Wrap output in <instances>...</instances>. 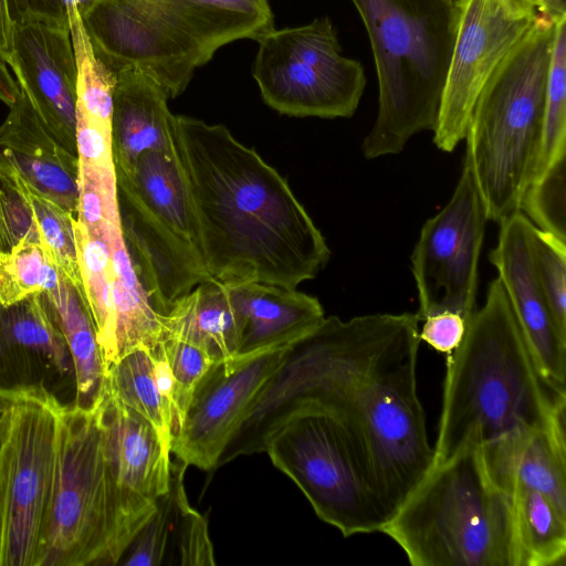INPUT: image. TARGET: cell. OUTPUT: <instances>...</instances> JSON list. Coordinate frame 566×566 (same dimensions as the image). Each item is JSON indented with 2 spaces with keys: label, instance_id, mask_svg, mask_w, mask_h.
I'll return each instance as SVG.
<instances>
[{
  "label": "cell",
  "instance_id": "cell-21",
  "mask_svg": "<svg viewBox=\"0 0 566 566\" xmlns=\"http://www.w3.org/2000/svg\"><path fill=\"white\" fill-rule=\"evenodd\" d=\"M9 108L0 125V158L40 193L75 217L77 156L56 140L21 91Z\"/></svg>",
  "mask_w": 566,
  "mask_h": 566
},
{
  "label": "cell",
  "instance_id": "cell-7",
  "mask_svg": "<svg viewBox=\"0 0 566 566\" xmlns=\"http://www.w3.org/2000/svg\"><path fill=\"white\" fill-rule=\"evenodd\" d=\"M123 237L136 272L160 315L203 281L199 233L177 150L144 153L116 172Z\"/></svg>",
  "mask_w": 566,
  "mask_h": 566
},
{
  "label": "cell",
  "instance_id": "cell-31",
  "mask_svg": "<svg viewBox=\"0 0 566 566\" xmlns=\"http://www.w3.org/2000/svg\"><path fill=\"white\" fill-rule=\"evenodd\" d=\"M509 493L522 566H565L566 512L535 490L514 488Z\"/></svg>",
  "mask_w": 566,
  "mask_h": 566
},
{
  "label": "cell",
  "instance_id": "cell-19",
  "mask_svg": "<svg viewBox=\"0 0 566 566\" xmlns=\"http://www.w3.org/2000/svg\"><path fill=\"white\" fill-rule=\"evenodd\" d=\"M7 64L46 128L76 155L77 66L71 30L39 22L14 24Z\"/></svg>",
  "mask_w": 566,
  "mask_h": 566
},
{
  "label": "cell",
  "instance_id": "cell-29",
  "mask_svg": "<svg viewBox=\"0 0 566 566\" xmlns=\"http://www.w3.org/2000/svg\"><path fill=\"white\" fill-rule=\"evenodd\" d=\"M106 389L150 421L170 447L175 384L160 343L120 357L106 373Z\"/></svg>",
  "mask_w": 566,
  "mask_h": 566
},
{
  "label": "cell",
  "instance_id": "cell-10",
  "mask_svg": "<svg viewBox=\"0 0 566 566\" xmlns=\"http://www.w3.org/2000/svg\"><path fill=\"white\" fill-rule=\"evenodd\" d=\"M38 566H115L98 406L60 412L53 486Z\"/></svg>",
  "mask_w": 566,
  "mask_h": 566
},
{
  "label": "cell",
  "instance_id": "cell-3",
  "mask_svg": "<svg viewBox=\"0 0 566 566\" xmlns=\"http://www.w3.org/2000/svg\"><path fill=\"white\" fill-rule=\"evenodd\" d=\"M369 39L378 112L361 150L367 159L400 154L437 126L460 7L449 0H352Z\"/></svg>",
  "mask_w": 566,
  "mask_h": 566
},
{
  "label": "cell",
  "instance_id": "cell-43",
  "mask_svg": "<svg viewBox=\"0 0 566 566\" xmlns=\"http://www.w3.org/2000/svg\"><path fill=\"white\" fill-rule=\"evenodd\" d=\"M13 24L9 18L7 0H0V55L6 62L12 52Z\"/></svg>",
  "mask_w": 566,
  "mask_h": 566
},
{
  "label": "cell",
  "instance_id": "cell-22",
  "mask_svg": "<svg viewBox=\"0 0 566 566\" xmlns=\"http://www.w3.org/2000/svg\"><path fill=\"white\" fill-rule=\"evenodd\" d=\"M74 218L0 158V252L9 251L21 239L34 242L67 280L83 290Z\"/></svg>",
  "mask_w": 566,
  "mask_h": 566
},
{
  "label": "cell",
  "instance_id": "cell-17",
  "mask_svg": "<svg viewBox=\"0 0 566 566\" xmlns=\"http://www.w3.org/2000/svg\"><path fill=\"white\" fill-rule=\"evenodd\" d=\"M289 346L214 361L195 389L170 453L188 467L218 468L242 416L280 367Z\"/></svg>",
  "mask_w": 566,
  "mask_h": 566
},
{
  "label": "cell",
  "instance_id": "cell-44",
  "mask_svg": "<svg viewBox=\"0 0 566 566\" xmlns=\"http://www.w3.org/2000/svg\"><path fill=\"white\" fill-rule=\"evenodd\" d=\"M22 394L20 391L0 389V441L10 424L14 406Z\"/></svg>",
  "mask_w": 566,
  "mask_h": 566
},
{
  "label": "cell",
  "instance_id": "cell-34",
  "mask_svg": "<svg viewBox=\"0 0 566 566\" xmlns=\"http://www.w3.org/2000/svg\"><path fill=\"white\" fill-rule=\"evenodd\" d=\"M62 273L39 244L21 239L0 252V303L10 305L56 286Z\"/></svg>",
  "mask_w": 566,
  "mask_h": 566
},
{
  "label": "cell",
  "instance_id": "cell-25",
  "mask_svg": "<svg viewBox=\"0 0 566 566\" xmlns=\"http://www.w3.org/2000/svg\"><path fill=\"white\" fill-rule=\"evenodd\" d=\"M492 481L509 493L527 488L548 496L566 512V428L515 434L480 447Z\"/></svg>",
  "mask_w": 566,
  "mask_h": 566
},
{
  "label": "cell",
  "instance_id": "cell-14",
  "mask_svg": "<svg viewBox=\"0 0 566 566\" xmlns=\"http://www.w3.org/2000/svg\"><path fill=\"white\" fill-rule=\"evenodd\" d=\"M94 54L114 73L139 71L177 97L209 61L151 0H98L81 17Z\"/></svg>",
  "mask_w": 566,
  "mask_h": 566
},
{
  "label": "cell",
  "instance_id": "cell-13",
  "mask_svg": "<svg viewBox=\"0 0 566 566\" xmlns=\"http://www.w3.org/2000/svg\"><path fill=\"white\" fill-rule=\"evenodd\" d=\"M488 220L471 165L464 157L450 200L423 223L410 256L420 322L442 311L459 313L469 321L475 310Z\"/></svg>",
  "mask_w": 566,
  "mask_h": 566
},
{
  "label": "cell",
  "instance_id": "cell-2",
  "mask_svg": "<svg viewBox=\"0 0 566 566\" xmlns=\"http://www.w3.org/2000/svg\"><path fill=\"white\" fill-rule=\"evenodd\" d=\"M566 390L545 375L499 277L447 355L434 464L469 443L485 447L518 433L566 424Z\"/></svg>",
  "mask_w": 566,
  "mask_h": 566
},
{
  "label": "cell",
  "instance_id": "cell-20",
  "mask_svg": "<svg viewBox=\"0 0 566 566\" xmlns=\"http://www.w3.org/2000/svg\"><path fill=\"white\" fill-rule=\"evenodd\" d=\"M496 247L489 254L517 323L547 378L566 390V338L552 317L533 263L534 224L521 212L499 223Z\"/></svg>",
  "mask_w": 566,
  "mask_h": 566
},
{
  "label": "cell",
  "instance_id": "cell-6",
  "mask_svg": "<svg viewBox=\"0 0 566 566\" xmlns=\"http://www.w3.org/2000/svg\"><path fill=\"white\" fill-rule=\"evenodd\" d=\"M555 21L536 18L481 91L469 120L465 156L488 219L520 211L539 154Z\"/></svg>",
  "mask_w": 566,
  "mask_h": 566
},
{
  "label": "cell",
  "instance_id": "cell-39",
  "mask_svg": "<svg viewBox=\"0 0 566 566\" xmlns=\"http://www.w3.org/2000/svg\"><path fill=\"white\" fill-rule=\"evenodd\" d=\"M76 155L78 164L115 167L112 145V124H104L76 114Z\"/></svg>",
  "mask_w": 566,
  "mask_h": 566
},
{
  "label": "cell",
  "instance_id": "cell-28",
  "mask_svg": "<svg viewBox=\"0 0 566 566\" xmlns=\"http://www.w3.org/2000/svg\"><path fill=\"white\" fill-rule=\"evenodd\" d=\"M41 296L74 361L77 387L74 407L94 409L106 390V369L84 292L62 275L56 286Z\"/></svg>",
  "mask_w": 566,
  "mask_h": 566
},
{
  "label": "cell",
  "instance_id": "cell-48",
  "mask_svg": "<svg viewBox=\"0 0 566 566\" xmlns=\"http://www.w3.org/2000/svg\"><path fill=\"white\" fill-rule=\"evenodd\" d=\"M2 535H3V513H2V501H1V492H0V557H1V549H2Z\"/></svg>",
  "mask_w": 566,
  "mask_h": 566
},
{
  "label": "cell",
  "instance_id": "cell-8",
  "mask_svg": "<svg viewBox=\"0 0 566 566\" xmlns=\"http://www.w3.org/2000/svg\"><path fill=\"white\" fill-rule=\"evenodd\" d=\"M263 452L343 536L380 533L388 522L360 440L340 412L292 408L266 436Z\"/></svg>",
  "mask_w": 566,
  "mask_h": 566
},
{
  "label": "cell",
  "instance_id": "cell-26",
  "mask_svg": "<svg viewBox=\"0 0 566 566\" xmlns=\"http://www.w3.org/2000/svg\"><path fill=\"white\" fill-rule=\"evenodd\" d=\"M163 338L185 340L213 361L238 355L240 328L226 282L209 279L176 300L161 315Z\"/></svg>",
  "mask_w": 566,
  "mask_h": 566
},
{
  "label": "cell",
  "instance_id": "cell-38",
  "mask_svg": "<svg viewBox=\"0 0 566 566\" xmlns=\"http://www.w3.org/2000/svg\"><path fill=\"white\" fill-rule=\"evenodd\" d=\"M160 344L175 384L174 438L181 427L196 387L214 361L198 347L176 337L166 336Z\"/></svg>",
  "mask_w": 566,
  "mask_h": 566
},
{
  "label": "cell",
  "instance_id": "cell-15",
  "mask_svg": "<svg viewBox=\"0 0 566 566\" xmlns=\"http://www.w3.org/2000/svg\"><path fill=\"white\" fill-rule=\"evenodd\" d=\"M537 12L513 0H465L442 88L433 143L451 153L464 140L475 102Z\"/></svg>",
  "mask_w": 566,
  "mask_h": 566
},
{
  "label": "cell",
  "instance_id": "cell-32",
  "mask_svg": "<svg viewBox=\"0 0 566 566\" xmlns=\"http://www.w3.org/2000/svg\"><path fill=\"white\" fill-rule=\"evenodd\" d=\"M188 465L175 458L169 489L156 499V510L137 533L118 565L161 566L175 564L186 512L190 506L184 476Z\"/></svg>",
  "mask_w": 566,
  "mask_h": 566
},
{
  "label": "cell",
  "instance_id": "cell-1",
  "mask_svg": "<svg viewBox=\"0 0 566 566\" xmlns=\"http://www.w3.org/2000/svg\"><path fill=\"white\" fill-rule=\"evenodd\" d=\"M176 150L212 279L296 289L331 251L287 181L220 124L174 116Z\"/></svg>",
  "mask_w": 566,
  "mask_h": 566
},
{
  "label": "cell",
  "instance_id": "cell-37",
  "mask_svg": "<svg viewBox=\"0 0 566 566\" xmlns=\"http://www.w3.org/2000/svg\"><path fill=\"white\" fill-rule=\"evenodd\" d=\"M531 245L539 289L559 334L566 338V242L534 226Z\"/></svg>",
  "mask_w": 566,
  "mask_h": 566
},
{
  "label": "cell",
  "instance_id": "cell-33",
  "mask_svg": "<svg viewBox=\"0 0 566 566\" xmlns=\"http://www.w3.org/2000/svg\"><path fill=\"white\" fill-rule=\"evenodd\" d=\"M563 157H566V15L555 21L542 139L534 179Z\"/></svg>",
  "mask_w": 566,
  "mask_h": 566
},
{
  "label": "cell",
  "instance_id": "cell-30",
  "mask_svg": "<svg viewBox=\"0 0 566 566\" xmlns=\"http://www.w3.org/2000/svg\"><path fill=\"white\" fill-rule=\"evenodd\" d=\"M73 229L83 292L96 327L107 373L117 361L113 301L114 270L108 241L113 230L106 237H95L76 218L73 219Z\"/></svg>",
  "mask_w": 566,
  "mask_h": 566
},
{
  "label": "cell",
  "instance_id": "cell-16",
  "mask_svg": "<svg viewBox=\"0 0 566 566\" xmlns=\"http://www.w3.org/2000/svg\"><path fill=\"white\" fill-rule=\"evenodd\" d=\"M116 566L170 482V447L145 417L107 389L98 405Z\"/></svg>",
  "mask_w": 566,
  "mask_h": 566
},
{
  "label": "cell",
  "instance_id": "cell-36",
  "mask_svg": "<svg viewBox=\"0 0 566 566\" xmlns=\"http://www.w3.org/2000/svg\"><path fill=\"white\" fill-rule=\"evenodd\" d=\"M565 157L555 161L525 189L520 211L539 230L566 242Z\"/></svg>",
  "mask_w": 566,
  "mask_h": 566
},
{
  "label": "cell",
  "instance_id": "cell-5",
  "mask_svg": "<svg viewBox=\"0 0 566 566\" xmlns=\"http://www.w3.org/2000/svg\"><path fill=\"white\" fill-rule=\"evenodd\" d=\"M419 324L417 313H377L347 321L325 317L290 344L280 367L242 416L218 468L238 457L263 452L266 436L298 405L342 410L365 377Z\"/></svg>",
  "mask_w": 566,
  "mask_h": 566
},
{
  "label": "cell",
  "instance_id": "cell-18",
  "mask_svg": "<svg viewBox=\"0 0 566 566\" xmlns=\"http://www.w3.org/2000/svg\"><path fill=\"white\" fill-rule=\"evenodd\" d=\"M0 389L44 394L63 408L75 406L74 361L41 294L0 303Z\"/></svg>",
  "mask_w": 566,
  "mask_h": 566
},
{
  "label": "cell",
  "instance_id": "cell-40",
  "mask_svg": "<svg viewBox=\"0 0 566 566\" xmlns=\"http://www.w3.org/2000/svg\"><path fill=\"white\" fill-rule=\"evenodd\" d=\"M74 6L73 0H7L13 25L39 22L65 30H71L70 11Z\"/></svg>",
  "mask_w": 566,
  "mask_h": 566
},
{
  "label": "cell",
  "instance_id": "cell-47",
  "mask_svg": "<svg viewBox=\"0 0 566 566\" xmlns=\"http://www.w3.org/2000/svg\"><path fill=\"white\" fill-rule=\"evenodd\" d=\"M513 1L524 9L537 12L536 0H513Z\"/></svg>",
  "mask_w": 566,
  "mask_h": 566
},
{
  "label": "cell",
  "instance_id": "cell-12",
  "mask_svg": "<svg viewBox=\"0 0 566 566\" xmlns=\"http://www.w3.org/2000/svg\"><path fill=\"white\" fill-rule=\"evenodd\" d=\"M63 407L25 391L0 441L3 535L0 566H38L51 500Z\"/></svg>",
  "mask_w": 566,
  "mask_h": 566
},
{
  "label": "cell",
  "instance_id": "cell-23",
  "mask_svg": "<svg viewBox=\"0 0 566 566\" xmlns=\"http://www.w3.org/2000/svg\"><path fill=\"white\" fill-rule=\"evenodd\" d=\"M226 283L240 328L238 355L292 344L325 318L319 301L296 289L262 282Z\"/></svg>",
  "mask_w": 566,
  "mask_h": 566
},
{
  "label": "cell",
  "instance_id": "cell-24",
  "mask_svg": "<svg viewBox=\"0 0 566 566\" xmlns=\"http://www.w3.org/2000/svg\"><path fill=\"white\" fill-rule=\"evenodd\" d=\"M112 145L116 172L132 169L146 151H176L169 94L150 76L135 70L116 73Z\"/></svg>",
  "mask_w": 566,
  "mask_h": 566
},
{
  "label": "cell",
  "instance_id": "cell-9",
  "mask_svg": "<svg viewBox=\"0 0 566 566\" xmlns=\"http://www.w3.org/2000/svg\"><path fill=\"white\" fill-rule=\"evenodd\" d=\"M420 342L419 331L401 339L338 411L360 440L389 518L434 464V449L417 392Z\"/></svg>",
  "mask_w": 566,
  "mask_h": 566
},
{
  "label": "cell",
  "instance_id": "cell-49",
  "mask_svg": "<svg viewBox=\"0 0 566 566\" xmlns=\"http://www.w3.org/2000/svg\"><path fill=\"white\" fill-rule=\"evenodd\" d=\"M451 3L460 7L465 0H449Z\"/></svg>",
  "mask_w": 566,
  "mask_h": 566
},
{
  "label": "cell",
  "instance_id": "cell-35",
  "mask_svg": "<svg viewBox=\"0 0 566 566\" xmlns=\"http://www.w3.org/2000/svg\"><path fill=\"white\" fill-rule=\"evenodd\" d=\"M75 218L95 237L120 227L115 168L78 164Z\"/></svg>",
  "mask_w": 566,
  "mask_h": 566
},
{
  "label": "cell",
  "instance_id": "cell-27",
  "mask_svg": "<svg viewBox=\"0 0 566 566\" xmlns=\"http://www.w3.org/2000/svg\"><path fill=\"white\" fill-rule=\"evenodd\" d=\"M201 46L210 61L237 40L256 41L274 29L270 0H151Z\"/></svg>",
  "mask_w": 566,
  "mask_h": 566
},
{
  "label": "cell",
  "instance_id": "cell-4",
  "mask_svg": "<svg viewBox=\"0 0 566 566\" xmlns=\"http://www.w3.org/2000/svg\"><path fill=\"white\" fill-rule=\"evenodd\" d=\"M380 533L413 566H522L512 496L490 478L479 443L433 465Z\"/></svg>",
  "mask_w": 566,
  "mask_h": 566
},
{
  "label": "cell",
  "instance_id": "cell-46",
  "mask_svg": "<svg viewBox=\"0 0 566 566\" xmlns=\"http://www.w3.org/2000/svg\"><path fill=\"white\" fill-rule=\"evenodd\" d=\"M98 0H73L80 17L84 15Z\"/></svg>",
  "mask_w": 566,
  "mask_h": 566
},
{
  "label": "cell",
  "instance_id": "cell-45",
  "mask_svg": "<svg viewBox=\"0 0 566 566\" xmlns=\"http://www.w3.org/2000/svg\"><path fill=\"white\" fill-rule=\"evenodd\" d=\"M536 8L537 12L545 13L554 20L566 15L565 0H536Z\"/></svg>",
  "mask_w": 566,
  "mask_h": 566
},
{
  "label": "cell",
  "instance_id": "cell-41",
  "mask_svg": "<svg viewBox=\"0 0 566 566\" xmlns=\"http://www.w3.org/2000/svg\"><path fill=\"white\" fill-rule=\"evenodd\" d=\"M419 338L431 348L446 356L451 354L462 342L468 321L451 311L437 312L421 319Z\"/></svg>",
  "mask_w": 566,
  "mask_h": 566
},
{
  "label": "cell",
  "instance_id": "cell-11",
  "mask_svg": "<svg viewBox=\"0 0 566 566\" xmlns=\"http://www.w3.org/2000/svg\"><path fill=\"white\" fill-rule=\"evenodd\" d=\"M259 43L252 75L266 105L295 117L348 118L363 97V64L343 55L328 17L273 29Z\"/></svg>",
  "mask_w": 566,
  "mask_h": 566
},
{
  "label": "cell",
  "instance_id": "cell-42",
  "mask_svg": "<svg viewBox=\"0 0 566 566\" xmlns=\"http://www.w3.org/2000/svg\"><path fill=\"white\" fill-rule=\"evenodd\" d=\"M20 95L18 82L11 75L8 64L0 55V101L9 107Z\"/></svg>",
  "mask_w": 566,
  "mask_h": 566
}]
</instances>
